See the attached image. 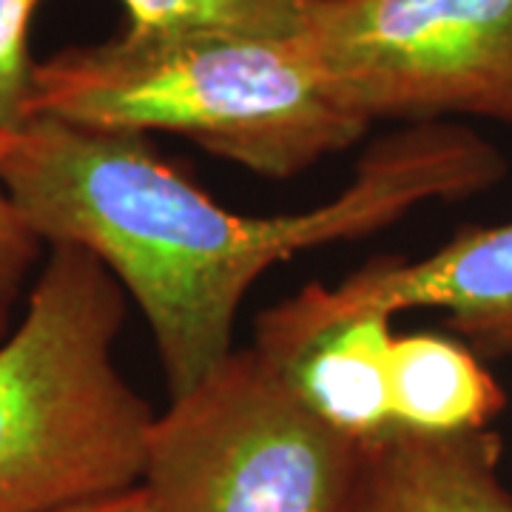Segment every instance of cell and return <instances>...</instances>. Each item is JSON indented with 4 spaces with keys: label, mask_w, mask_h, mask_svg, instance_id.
Here are the masks:
<instances>
[{
    "label": "cell",
    "mask_w": 512,
    "mask_h": 512,
    "mask_svg": "<svg viewBox=\"0 0 512 512\" xmlns=\"http://www.w3.org/2000/svg\"><path fill=\"white\" fill-rule=\"evenodd\" d=\"M501 151L458 123H410L367 148L350 183L308 211L245 217L160 157L146 134L35 114L3 151L6 191L46 248L106 265L140 308L168 382L188 393L234 353L245 293L274 265L370 237L427 202L504 180Z\"/></svg>",
    "instance_id": "1"
},
{
    "label": "cell",
    "mask_w": 512,
    "mask_h": 512,
    "mask_svg": "<svg viewBox=\"0 0 512 512\" xmlns=\"http://www.w3.org/2000/svg\"><path fill=\"white\" fill-rule=\"evenodd\" d=\"M126 134H177L220 160L291 180L356 146L348 109L305 37L123 35L37 63L32 117Z\"/></svg>",
    "instance_id": "2"
},
{
    "label": "cell",
    "mask_w": 512,
    "mask_h": 512,
    "mask_svg": "<svg viewBox=\"0 0 512 512\" xmlns=\"http://www.w3.org/2000/svg\"><path fill=\"white\" fill-rule=\"evenodd\" d=\"M128 296L100 259L52 245L0 342V512L137 487L154 407L117 365Z\"/></svg>",
    "instance_id": "3"
},
{
    "label": "cell",
    "mask_w": 512,
    "mask_h": 512,
    "mask_svg": "<svg viewBox=\"0 0 512 512\" xmlns=\"http://www.w3.org/2000/svg\"><path fill=\"white\" fill-rule=\"evenodd\" d=\"M359 467L362 444L245 348L154 416L140 484L151 512H350Z\"/></svg>",
    "instance_id": "4"
},
{
    "label": "cell",
    "mask_w": 512,
    "mask_h": 512,
    "mask_svg": "<svg viewBox=\"0 0 512 512\" xmlns=\"http://www.w3.org/2000/svg\"><path fill=\"white\" fill-rule=\"evenodd\" d=\"M305 40L370 126L512 123V0H322Z\"/></svg>",
    "instance_id": "5"
},
{
    "label": "cell",
    "mask_w": 512,
    "mask_h": 512,
    "mask_svg": "<svg viewBox=\"0 0 512 512\" xmlns=\"http://www.w3.org/2000/svg\"><path fill=\"white\" fill-rule=\"evenodd\" d=\"M419 308L447 313L450 333L478 356H512V222L464 228L421 259H370L333 288L311 282L259 316L254 348L282 362L339 319Z\"/></svg>",
    "instance_id": "6"
},
{
    "label": "cell",
    "mask_w": 512,
    "mask_h": 512,
    "mask_svg": "<svg viewBox=\"0 0 512 512\" xmlns=\"http://www.w3.org/2000/svg\"><path fill=\"white\" fill-rule=\"evenodd\" d=\"M501 450L493 427L458 436L393 430L362 444L350 512H512Z\"/></svg>",
    "instance_id": "7"
},
{
    "label": "cell",
    "mask_w": 512,
    "mask_h": 512,
    "mask_svg": "<svg viewBox=\"0 0 512 512\" xmlns=\"http://www.w3.org/2000/svg\"><path fill=\"white\" fill-rule=\"evenodd\" d=\"M393 316L356 313L316 333L276 365L313 413L356 444H370L390 424ZM274 362V359H271Z\"/></svg>",
    "instance_id": "8"
},
{
    "label": "cell",
    "mask_w": 512,
    "mask_h": 512,
    "mask_svg": "<svg viewBox=\"0 0 512 512\" xmlns=\"http://www.w3.org/2000/svg\"><path fill=\"white\" fill-rule=\"evenodd\" d=\"M504 407V387L464 339L433 330L396 333L390 350L393 430L416 436L476 433L490 430Z\"/></svg>",
    "instance_id": "9"
},
{
    "label": "cell",
    "mask_w": 512,
    "mask_h": 512,
    "mask_svg": "<svg viewBox=\"0 0 512 512\" xmlns=\"http://www.w3.org/2000/svg\"><path fill=\"white\" fill-rule=\"evenodd\" d=\"M134 35L305 37L322 0H120Z\"/></svg>",
    "instance_id": "10"
},
{
    "label": "cell",
    "mask_w": 512,
    "mask_h": 512,
    "mask_svg": "<svg viewBox=\"0 0 512 512\" xmlns=\"http://www.w3.org/2000/svg\"><path fill=\"white\" fill-rule=\"evenodd\" d=\"M12 134H0V165ZM43 239L20 214V208L6 191L0 177V342L18 325L29 288L46 259Z\"/></svg>",
    "instance_id": "11"
},
{
    "label": "cell",
    "mask_w": 512,
    "mask_h": 512,
    "mask_svg": "<svg viewBox=\"0 0 512 512\" xmlns=\"http://www.w3.org/2000/svg\"><path fill=\"white\" fill-rule=\"evenodd\" d=\"M43 0H0V134L32 120L37 60L29 52L32 18Z\"/></svg>",
    "instance_id": "12"
},
{
    "label": "cell",
    "mask_w": 512,
    "mask_h": 512,
    "mask_svg": "<svg viewBox=\"0 0 512 512\" xmlns=\"http://www.w3.org/2000/svg\"><path fill=\"white\" fill-rule=\"evenodd\" d=\"M55 512H151V504H148L143 484H137V487H128V490H120V493L100 495V498H89V501H80V504L60 507Z\"/></svg>",
    "instance_id": "13"
}]
</instances>
